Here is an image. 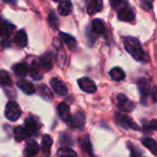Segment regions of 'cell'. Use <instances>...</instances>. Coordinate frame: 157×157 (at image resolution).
Returning <instances> with one entry per match:
<instances>
[{"label":"cell","mask_w":157,"mask_h":157,"mask_svg":"<svg viewBox=\"0 0 157 157\" xmlns=\"http://www.w3.org/2000/svg\"><path fill=\"white\" fill-rule=\"evenodd\" d=\"M124 46L126 51L137 61L147 62L149 61V56L143 51L138 39L134 37H127L124 39Z\"/></svg>","instance_id":"1"},{"label":"cell","mask_w":157,"mask_h":157,"mask_svg":"<svg viewBox=\"0 0 157 157\" xmlns=\"http://www.w3.org/2000/svg\"><path fill=\"white\" fill-rule=\"evenodd\" d=\"M5 116L6 117L14 122L17 121L20 117L21 116V107L19 106V105L14 102V101H10L6 105V109H5Z\"/></svg>","instance_id":"2"},{"label":"cell","mask_w":157,"mask_h":157,"mask_svg":"<svg viewBox=\"0 0 157 157\" xmlns=\"http://www.w3.org/2000/svg\"><path fill=\"white\" fill-rule=\"evenodd\" d=\"M116 122L121 126L122 128H130V129H133V130H139L140 128L139 126L129 117H128L127 115H124L122 113H116Z\"/></svg>","instance_id":"3"},{"label":"cell","mask_w":157,"mask_h":157,"mask_svg":"<svg viewBox=\"0 0 157 157\" xmlns=\"http://www.w3.org/2000/svg\"><path fill=\"white\" fill-rule=\"evenodd\" d=\"M117 107L120 111L122 112H127V113H129V112H132L134 109H135V104L129 100L125 94H118L117 97Z\"/></svg>","instance_id":"4"},{"label":"cell","mask_w":157,"mask_h":157,"mask_svg":"<svg viewBox=\"0 0 157 157\" xmlns=\"http://www.w3.org/2000/svg\"><path fill=\"white\" fill-rule=\"evenodd\" d=\"M78 84L80 86V88L88 94H93L96 91V85L95 83L89 78H81L78 81Z\"/></svg>","instance_id":"5"},{"label":"cell","mask_w":157,"mask_h":157,"mask_svg":"<svg viewBox=\"0 0 157 157\" xmlns=\"http://www.w3.org/2000/svg\"><path fill=\"white\" fill-rule=\"evenodd\" d=\"M137 85H138V88L140 90V94L141 95V101L144 104V100L146 101V99L149 96L150 91H151V89H150V82H149V81L147 80L146 78H140V80L138 81Z\"/></svg>","instance_id":"6"},{"label":"cell","mask_w":157,"mask_h":157,"mask_svg":"<svg viewBox=\"0 0 157 157\" xmlns=\"http://www.w3.org/2000/svg\"><path fill=\"white\" fill-rule=\"evenodd\" d=\"M24 125H25V128L28 131V133L32 136L34 135L36 132H38V130L41 128V125L39 123V121L37 119H35L33 117H26L25 121H24Z\"/></svg>","instance_id":"7"},{"label":"cell","mask_w":157,"mask_h":157,"mask_svg":"<svg viewBox=\"0 0 157 157\" xmlns=\"http://www.w3.org/2000/svg\"><path fill=\"white\" fill-rule=\"evenodd\" d=\"M85 121H86V117H85V114L82 111L77 112L70 119V121L68 122L70 124V126L72 128H82L83 126L85 125Z\"/></svg>","instance_id":"8"},{"label":"cell","mask_w":157,"mask_h":157,"mask_svg":"<svg viewBox=\"0 0 157 157\" xmlns=\"http://www.w3.org/2000/svg\"><path fill=\"white\" fill-rule=\"evenodd\" d=\"M50 84L53 88V90L58 95H66L67 94V88L66 84L60 81L57 78H53L50 81Z\"/></svg>","instance_id":"9"},{"label":"cell","mask_w":157,"mask_h":157,"mask_svg":"<svg viewBox=\"0 0 157 157\" xmlns=\"http://www.w3.org/2000/svg\"><path fill=\"white\" fill-rule=\"evenodd\" d=\"M117 18L118 20L126 22H132L135 21V13L132 9H130L128 6L122 9L117 12Z\"/></svg>","instance_id":"10"},{"label":"cell","mask_w":157,"mask_h":157,"mask_svg":"<svg viewBox=\"0 0 157 157\" xmlns=\"http://www.w3.org/2000/svg\"><path fill=\"white\" fill-rule=\"evenodd\" d=\"M15 31V26L0 18V36L10 37Z\"/></svg>","instance_id":"11"},{"label":"cell","mask_w":157,"mask_h":157,"mask_svg":"<svg viewBox=\"0 0 157 157\" xmlns=\"http://www.w3.org/2000/svg\"><path fill=\"white\" fill-rule=\"evenodd\" d=\"M53 60H54V56L51 52H47L45 53L39 60V64L40 66L45 69L46 71L50 70L53 67Z\"/></svg>","instance_id":"12"},{"label":"cell","mask_w":157,"mask_h":157,"mask_svg":"<svg viewBox=\"0 0 157 157\" xmlns=\"http://www.w3.org/2000/svg\"><path fill=\"white\" fill-rule=\"evenodd\" d=\"M39 151V145L38 143L33 140H31L27 142L26 146H25V150H24V156L25 157H34L36 155V153Z\"/></svg>","instance_id":"13"},{"label":"cell","mask_w":157,"mask_h":157,"mask_svg":"<svg viewBox=\"0 0 157 157\" xmlns=\"http://www.w3.org/2000/svg\"><path fill=\"white\" fill-rule=\"evenodd\" d=\"M17 86L23 93H25L26 94L31 95V94H33L35 93V87H34V85L31 82H29L27 80H20V81H18L17 82Z\"/></svg>","instance_id":"14"},{"label":"cell","mask_w":157,"mask_h":157,"mask_svg":"<svg viewBox=\"0 0 157 157\" xmlns=\"http://www.w3.org/2000/svg\"><path fill=\"white\" fill-rule=\"evenodd\" d=\"M57 112L60 117L67 122H69L71 119L70 114H69V106L66 103H60L57 106Z\"/></svg>","instance_id":"15"},{"label":"cell","mask_w":157,"mask_h":157,"mask_svg":"<svg viewBox=\"0 0 157 157\" xmlns=\"http://www.w3.org/2000/svg\"><path fill=\"white\" fill-rule=\"evenodd\" d=\"M103 10V0H92L87 8L89 15H94Z\"/></svg>","instance_id":"16"},{"label":"cell","mask_w":157,"mask_h":157,"mask_svg":"<svg viewBox=\"0 0 157 157\" xmlns=\"http://www.w3.org/2000/svg\"><path fill=\"white\" fill-rule=\"evenodd\" d=\"M15 43L20 47H25L28 44V37L26 32L23 30L19 31L15 35Z\"/></svg>","instance_id":"17"},{"label":"cell","mask_w":157,"mask_h":157,"mask_svg":"<svg viewBox=\"0 0 157 157\" xmlns=\"http://www.w3.org/2000/svg\"><path fill=\"white\" fill-rule=\"evenodd\" d=\"M14 136H15L16 141L20 142L23 140L28 139L31 135L28 133V131L26 130V128L24 127H17L14 129Z\"/></svg>","instance_id":"18"},{"label":"cell","mask_w":157,"mask_h":157,"mask_svg":"<svg viewBox=\"0 0 157 157\" xmlns=\"http://www.w3.org/2000/svg\"><path fill=\"white\" fill-rule=\"evenodd\" d=\"M141 143L146 148H148L152 154L157 155V141H155L151 138H144L141 140Z\"/></svg>","instance_id":"19"},{"label":"cell","mask_w":157,"mask_h":157,"mask_svg":"<svg viewBox=\"0 0 157 157\" xmlns=\"http://www.w3.org/2000/svg\"><path fill=\"white\" fill-rule=\"evenodd\" d=\"M57 10H58V12L62 16H67L70 14V12L72 10V4L69 0H65V1H62L59 4Z\"/></svg>","instance_id":"20"},{"label":"cell","mask_w":157,"mask_h":157,"mask_svg":"<svg viewBox=\"0 0 157 157\" xmlns=\"http://www.w3.org/2000/svg\"><path fill=\"white\" fill-rule=\"evenodd\" d=\"M109 75L115 82H120L125 78V72L120 67H114L110 70Z\"/></svg>","instance_id":"21"},{"label":"cell","mask_w":157,"mask_h":157,"mask_svg":"<svg viewBox=\"0 0 157 157\" xmlns=\"http://www.w3.org/2000/svg\"><path fill=\"white\" fill-rule=\"evenodd\" d=\"M53 144V140L50 138V136L45 135L43 138L42 140V148H43V151L45 154V156H49L50 155V151H51V147Z\"/></svg>","instance_id":"22"},{"label":"cell","mask_w":157,"mask_h":157,"mask_svg":"<svg viewBox=\"0 0 157 157\" xmlns=\"http://www.w3.org/2000/svg\"><path fill=\"white\" fill-rule=\"evenodd\" d=\"M59 36L61 38V40L70 48V49H74L77 45V42H76V39L74 37H72L71 35L69 34H67V33H59Z\"/></svg>","instance_id":"23"},{"label":"cell","mask_w":157,"mask_h":157,"mask_svg":"<svg viewBox=\"0 0 157 157\" xmlns=\"http://www.w3.org/2000/svg\"><path fill=\"white\" fill-rule=\"evenodd\" d=\"M92 28H93V31L98 34H102L105 32V25L104 21L99 19H95L93 21Z\"/></svg>","instance_id":"24"},{"label":"cell","mask_w":157,"mask_h":157,"mask_svg":"<svg viewBox=\"0 0 157 157\" xmlns=\"http://www.w3.org/2000/svg\"><path fill=\"white\" fill-rule=\"evenodd\" d=\"M12 69L16 75L21 76V77H24L28 74V67L26 64H22V63L16 64L13 66Z\"/></svg>","instance_id":"25"},{"label":"cell","mask_w":157,"mask_h":157,"mask_svg":"<svg viewBox=\"0 0 157 157\" xmlns=\"http://www.w3.org/2000/svg\"><path fill=\"white\" fill-rule=\"evenodd\" d=\"M80 145L82 149L86 151L88 154L92 155L93 154V149H92V144L90 142V140L88 137H82L80 139Z\"/></svg>","instance_id":"26"},{"label":"cell","mask_w":157,"mask_h":157,"mask_svg":"<svg viewBox=\"0 0 157 157\" xmlns=\"http://www.w3.org/2000/svg\"><path fill=\"white\" fill-rule=\"evenodd\" d=\"M57 156L59 157H76L77 153L75 151H73L72 149L68 148V147H63L60 148L57 152H56Z\"/></svg>","instance_id":"27"},{"label":"cell","mask_w":157,"mask_h":157,"mask_svg":"<svg viewBox=\"0 0 157 157\" xmlns=\"http://www.w3.org/2000/svg\"><path fill=\"white\" fill-rule=\"evenodd\" d=\"M12 84V80L6 70H0V85L9 86Z\"/></svg>","instance_id":"28"},{"label":"cell","mask_w":157,"mask_h":157,"mask_svg":"<svg viewBox=\"0 0 157 157\" xmlns=\"http://www.w3.org/2000/svg\"><path fill=\"white\" fill-rule=\"evenodd\" d=\"M38 92H39V94L44 97V98H45L46 100H52V98H53V94H52V92H51V90H49V88L46 86V85H44V84H41V85H39V87H38Z\"/></svg>","instance_id":"29"},{"label":"cell","mask_w":157,"mask_h":157,"mask_svg":"<svg viewBox=\"0 0 157 157\" xmlns=\"http://www.w3.org/2000/svg\"><path fill=\"white\" fill-rule=\"evenodd\" d=\"M109 2H110V5L111 7L117 10V12L119 10H121L122 9L128 7V1L127 0H109Z\"/></svg>","instance_id":"30"},{"label":"cell","mask_w":157,"mask_h":157,"mask_svg":"<svg viewBox=\"0 0 157 157\" xmlns=\"http://www.w3.org/2000/svg\"><path fill=\"white\" fill-rule=\"evenodd\" d=\"M128 147L129 149L131 157H141V151L139 150L138 147L133 145L131 142H128Z\"/></svg>","instance_id":"31"},{"label":"cell","mask_w":157,"mask_h":157,"mask_svg":"<svg viewBox=\"0 0 157 157\" xmlns=\"http://www.w3.org/2000/svg\"><path fill=\"white\" fill-rule=\"evenodd\" d=\"M48 22L49 25L53 28V29H57L58 28V20L57 17L56 16L55 13L51 12L48 16Z\"/></svg>","instance_id":"32"},{"label":"cell","mask_w":157,"mask_h":157,"mask_svg":"<svg viewBox=\"0 0 157 157\" xmlns=\"http://www.w3.org/2000/svg\"><path fill=\"white\" fill-rule=\"evenodd\" d=\"M154 0H140V6L145 10H151L152 9V3Z\"/></svg>","instance_id":"33"},{"label":"cell","mask_w":157,"mask_h":157,"mask_svg":"<svg viewBox=\"0 0 157 157\" xmlns=\"http://www.w3.org/2000/svg\"><path fill=\"white\" fill-rule=\"evenodd\" d=\"M31 76L33 77V78H34V80H36V81L41 80V78H42V75L39 73V71L35 67L32 68V70H31Z\"/></svg>","instance_id":"34"},{"label":"cell","mask_w":157,"mask_h":157,"mask_svg":"<svg viewBox=\"0 0 157 157\" xmlns=\"http://www.w3.org/2000/svg\"><path fill=\"white\" fill-rule=\"evenodd\" d=\"M149 126H150L151 131L152 130H156L157 131V119H152L151 122H149Z\"/></svg>","instance_id":"35"},{"label":"cell","mask_w":157,"mask_h":157,"mask_svg":"<svg viewBox=\"0 0 157 157\" xmlns=\"http://www.w3.org/2000/svg\"><path fill=\"white\" fill-rule=\"evenodd\" d=\"M151 94V98H152V100H153L155 103H157V87H156V86H154V87L152 88Z\"/></svg>","instance_id":"36"},{"label":"cell","mask_w":157,"mask_h":157,"mask_svg":"<svg viewBox=\"0 0 157 157\" xmlns=\"http://www.w3.org/2000/svg\"><path fill=\"white\" fill-rule=\"evenodd\" d=\"M5 3H8V4H15L16 0H3Z\"/></svg>","instance_id":"37"},{"label":"cell","mask_w":157,"mask_h":157,"mask_svg":"<svg viewBox=\"0 0 157 157\" xmlns=\"http://www.w3.org/2000/svg\"><path fill=\"white\" fill-rule=\"evenodd\" d=\"M53 1H55V2H58V1H60V0H53Z\"/></svg>","instance_id":"38"}]
</instances>
